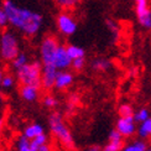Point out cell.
<instances>
[{
	"label": "cell",
	"mask_w": 151,
	"mask_h": 151,
	"mask_svg": "<svg viewBox=\"0 0 151 151\" xmlns=\"http://www.w3.org/2000/svg\"><path fill=\"white\" fill-rule=\"evenodd\" d=\"M1 6L6 12L9 24L24 36L32 37L40 32L43 24V16L40 12L17 5L14 0H3Z\"/></svg>",
	"instance_id": "6da1fadb"
},
{
	"label": "cell",
	"mask_w": 151,
	"mask_h": 151,
	"mask_svg": "<svg viewBox=\"0 0 151 151\" xmlns=\"http://www.w3.org/2000/svg\"><path fill=\"white\" fill-rule=\"evenodd\" d=\"M48 125H50V131L52 135L57 139L65 147H73L74 145V139L71 133L70 128L67 127L65 123V119L62 116L61 113L53 111L48 116Z\"/></svg>",
	"instance_id": "7a4b0ae2"
},
{
	"label": "cell",
	"mask_w": 151,
	"mask_h": 151,
	"mask_svg": "<svg viewBox=\"0 0 151 151\" xmlns=\"http://www.w3.org/2000/svg\"><path fill=\"white\" fill-rule=\"evenodd\" d=\"M20 53L17 36L12 31H4L0 35V57L3 61L12 62Z\"/></svg>",
	"instance_id": "3957f363"
},
{
	"label": "cell",
	"mask_w": 151,
	"mask_h": 151,
	"mask_svg": "<svg viewBox=\"0 0 151 151\" xmlns=\"http://www.w3.org/2000/svg\"><path fill=\"white\" fill-rule=\"evenodd\" d=\"M43 65L41 61L29 62L22 68L16 71V79L20 82V84H32L41 87V76H42Z\"/></svg>",
	"instance_id": "277c9868"
},
{
	"label": "cell",
	"mask_w": 151,
	"mask_h": 151,
	"mask_svg": "<svg viewBox=\"0 0 151 151\" xmlns=\"http://www.w3.org/2000/svg\"><path fill=\"white\" fill-rule=\"evenodd\" d=\"M60 41L53 35H46L40 43V58L43 66L53 65L56 52L60 47ZM55 66V65H53Z\"/></svg>",
	"instance_id": "5b68a950"
},
{
	"label": "cell",
	"mask_w": 151,
	"mask_h": 151,
	"mask_svg": "<svg viewBox=\"0 0 151 151\" xmlns=\"http://www.w3.org/2000/svg\"><path fill=\"white\" fill-rule=\"evenodd\" d=\"M56 26H57L58 32L62 36L70 37L77 31V20L74 16L68 11L60 12L56 17Z\"/></svg>",
	"instance_id": "8992f818"
},
{
	"label": "cell",
	"mask_w": 151,
	"mask_h": 151,
	"mask_svg": "<svg viewBox=\"0 0 151 151\" xmlns=\"http://www.w3.org/2000/svg\"><path fill=\"white\" fill-rule=\"evenodd\" d=\"M135 1V14L140 26L151 30V9L149 6V0H134Z\"/></svg>",
	"instance_id": "52a82bcc"
},
{
	"label": "cell",
	"mask_w": 151,
	"mask_h": 151,
	"mask_svg": "<svg viewBox=\"0 0 151 151\" xmlns=\"http://www.w3.org/2000/svg\"><path fill=\"white\" fill-rule=\"evenodd\" d=\"M115 129L125 139H130L137 133V127L134 116H119L115 123Z\"/></svg>",
	"instance_id": "ba28073f"
},
{
	"label": "cell",
	"mask_w": 151,
	"mask_h": 151,
	"mask_svg": "<svg viewBox=\"0 0 151 151\" xmlns=\"http://www.w3.org/2000/svg\"><path fill=\"white\" fill-rule=\"evenodd\" d=\"M58 70L53 65H47L43 66L42 68V76H41V88L46 91H51L55 88L56 79H57Z\"/></svg>",
	"instance_id": "9c48e42d"
},
{
	"label": "cell",
	"mask_w": 151,
	"mask_h": 151,
	"mask_svg": "<svg viewBox=\"0 0 151 151\" xmlns=\"http://www.w3.org/2000/svg\"><path fill=\"white\" fill-rule=\"evenodd\" d=\"M53 65L58 71H66L72 66V58L67 52V46L60 45L57 52H56Z\"/></svg>",
	"instance_id": "30bf717a"
},
{
	"label": "cell",
	"mask_w": 151,
	"mask_h": 151,
	"mask_svg": "<svg viewBox=\"0 0 151 151\" xmlns=\"http://www.w3.org/2000/svg\"><path fill=\"white\" fill-rule=\"evenodd\" d=\"M40 86H32V84H21L19 93L20 97L27 103L36 102L40 97Z\"/></svg>",
	"instance_id": "8fae6325"
},
{
	"label": "cell",
	"mask_w": 151,
	"mask_h": 151,
	"mask_svg": "<svg viewBox=\"0 0 151 151\" xmlns=\"http://www.w3.org/2000/svg\"><path fill=\"white\" fill-rule=\"evenodd\" d=\"M124 139L125 137L119 133L116 129H113L110 133H109V136H108V144L105 145L104 149L109 150V151H122L125 142H124Z\"/></svg>",
	"instance_id": "7c38bea8"
},
{
	"label": "cell",
	"mask_w": 151,
	"mask_h": 151,
	"mask_svg": "<svg viewBox=\"0 0 151 151\" xmlns=\"http://www.w3.org/2000/svg\"><path fill=\"white\" fill-rule=\"evenodd\" d=\"M73 81H74V76L72 72L70 71H60L57 74V79H56V83H55V88L58 91H65L68 89L72 84H73Z\"/></svg>",
	"instance_id": "4fadbf2b"
},
{
	"label": "cell",
	"mask_w": 151,
	"mask_h": 151,
	"mask_svg": "<svg viewBox=\"0 0 151 151\" xmlns=\"http://www.w3.org/2000/svg\"><path fill=\"white\" fill-rule=\"evenodd\" d=\"M43 133H45V128H43V125H41L39 123H32V124H29V125L25 127L22 135L25 137H27L29 140H34L36 136H39V135H41Z\"/></svg>",
	"instance_id": "5bb4252c"
},
{
	"label": "cell",
	"mask_w": 151,
	"mask_h": 151,
	"mask_svg": "<svg viewBox=\"0 0 151 151\" xmlns=\"http://www.w3.org/2000/svg\"><path fill=\"white\" fill-rule=\"evenodd\" d=\"M136 134L140 139H144V140L151 139V116L149 119H146V120L139 123Z\"/></svg>",
	"instance_id": "9a60e30c"
},
{
	"label": "cell",
	"mask_w": 151,
	"mask_h": 151,
	"mask_svg": "<svg viewBox=\"0 0 151 151\" xmlns=\"http://www.w3.org/2000/svg\"><path fill=\"white\" fill-rule=\"evenodd\" d=\"M147 142L144 139H136L129 144H125L122 151H146L147 150Z\"/></svg>",
	"instance_id": "2e32d148"
},
{
	"label": "cell",
	"mask_w": 151,
	"mask_h": 151,
	"mask_svg": "<svg viewBox=\"0 0 151 151\" xmlns=\"http://www.w3.org/2000/svg\"><path fill=\"white\" fill-rule=\"evenodd\" d=\"M110 66H111L110 61L104 58V57L94 58L92 61V63H91V67L93 68L94 71H97V72H105V71H108L110 68Z\"/></svg>",
	"instance_id": "e0dca14e"
},
{
	"label": "cell",
	"mask_w": 151,
	"mask_h": 151,
	"mask_svg": "<svg viewBox=\"0 0 151 151\" xmlns=\"http://www.w3.org/2000/svg\"><path fill=\"white\" fill-rule=\"evenodd\" d=\"M16 151H39V150L32 145L31 140H29L27 137L21 135L16 140Z\"/></svg>",
	"instance_id": "ac0fdd59"
},
{
	"label": "cell",
	"mask_w": 151,
	"mask_h": 151,
	"mask_svg": "<svg viewBox=\"0 0 151 151\" xmlns=\"http://www.w3.org/2000/svg\"><path fill=\"white\" fill-rule=\"evenodd\" d=\"M27 63H29V57H27V55L24 53V52H20L17 57L11 62V67H12V70L16 72V71H19L20 68H22L25 65H27Z\"/></svg>",
	"instance_id": "d6986e66"
},
{
	"label": "cell",
	"mask_w": 151,
	"mask_h": 151,
	"mask_svg": "<svg viewBox=\"0 0 151 151\" xmlns=\"http://www.w3.org/2000/svg\"><path fill=\"white\" fill-rule=\"evenodd\" d=\"M67 52L71 56L72 60L81 58V57H84L86 56L84 48L81 46H77V45H67Z\"/></svg>",
	"instance_id": "ffe728a7"
},
{
	"label": "cell",
	"mask_w": 151,
	"mask_h": 151,
	"mask_svg": "<svg viewBox=\"0 0 151 151\" xmlns=\"http://www.w3.org/2000/svg\"><path fill=\"white\" fill-rule=\"evenodd\" d=\"M83 0H53V3L60 6V8L65 9V10H70L76 8L78 4H81Z\"/></svg>",
	"instance_id": "44dd1931"
},
{
	"label": "cell",
	"mask_w": 151,
	"mask_h": 151,
	"mask_svg": "<svg viewBox=\"0 0 151 151\" xmlns=\"http://www.w3.org/2000/svg\"><path fill=\"white\" fill-rule=\"evenodd\" d=\"M42 105L47 109H56L58 105V99L56 98L53 94H46L42 98Z\"/></svg>",
	"instance_id": "7402d4cb"
},
{
	"label": "cell",
	"mask_w": 151,
	"mask_h": 151,
	"mask_svg": "<svg viewBox=\"0 0 151 151\" xmlns=\"http://www.w3.org/2000/svg\"><path fill=\"white\" fill-rule=\"evenodd\" d=\"M16 76L11 74V73H5L3 81H1V88L3 89H11L12 87L15 86V82H16Z\"/></svg>",
	"instance_id": "603a6c76"
},
{
	"label": "cell",
	"mask_w": 151,
	"mask_h": 151,
	"mask_svg": "<svg viewBox=\"0 0 151 151\" xmlns=\"http://www.w3.org/2000/svg\"><path fill=\"white\" fill-rule=\"evenodd\" d=\"M134 108L128 103L120 104L118 108V114L119 116H134Z\"/></svg>",
	"instance_id": "cb8c5ba5"
},
{
	"label": "cell",
	"mask_w": 151,
	"mask_h": 151,
	"mask_svg": "<svg viewBox=\"0 0 151 151\" xmlns=\"http://www.w3.org/2000/svg\"><path fill=\"white\" fill-rule=\"evenodd\" d=\"M149 118H150V111L147 108H140L139 110H136L134 113V119L136 123H141Z\"/></svg>",
	"instance_id": "d4e9b609"
},
{
	"label": "cell",
	"mask_w": 151,
	"mask_h": 151,
	"mask_svg": "<svg viewBox=\"0 0 151 151\" xmlns=\"http://www.w3.org/2000/svg\"><path fill=\"white\" fill-rule=\"evenodd\" d=\"M79 104V96L76 93L70 94V97L67 98V110H73L74 108H77V105Z\"/></svg>",
	"instance_id": "484cf974"
},
{
	"label": "cell",
	"mask_w": 151,
	"mask_h": 151,
	"mask_svg": "<svg viewBox=\"0 0 151 151\" xmlns=\"http://www.w3.org/2000/svg\"><path fill=\"white\" fill-rule=\"evenodd\" d=\"M31 142H32V145L36 147V149H39L40 146L42 145H45V144H48V136L46 133H43L39 136H36L34 140H31Z\"/></svg>",
	"instance_id": "4316f807"
},
{
	"label": "cell",
	"mask_w": 151,
	"mask_h": 151,
	"mask_svg": "<svg viewBox=\"0 0 151 151\" xmlns=\"http://www.w3.org/2000/svg\"><path fill=\"white\" fill-rule=\"evenodd\" d=\"M76 72H81L84 70L86 67V58L84 57H81V58H76L72 60V66H71Z\"/></svg>",
	"instance_id": "83f0119b"
},
{
	"label": "cell",
	"mask_w": 151,
	"mask_h": 151,
	"mask_svg": "<svg viewBox=\"0 0 151 151\" xmlns=\"http://www.w3.org/2000/svg\"><path fill=\"white\" fill-rule=\"evenodd\" d=\"M105 24H106V27L109 29L110 32L116 37L119 35V26H118V24L115 21H113V20H109V19L105 21Z\"/></svg>",
	"instance_id": "f1b7e54d"
},
{
	"label": "cell",
	"mask_w": 151,
	"mask_h": 151,
	"mask_svg": "<svg viewBox=\"0 0 151 151\" xmlns=\"http://www.w3.org/2000/svg\"><path fill=\"white\" fill-rule=\"evenodd\" d=\"M6 25H9L8 16H6V12L3 9V6H0V29H4Z\"/></svg>",
	"instance_id": "f546056e"
},
{
	"label": "cell",
	"mask_w": 151,
	"mask_h": 151,
	"mask_svg": "<svg viewBox=\"0 0 151 151\" xmlns=\"http://www.w3.org/2000/svg\"><path fill=\"white\" fill-rule=\"evenodd\" d=\"M37 150L39 151H51V145H50V144H45V145L40 146Z\"/></svg>",
	"instance_id": "4dcf8cb0"
},
{
	"label": "cell",
	"mask_w": 151,
	"mask_h": 151,
	"mask_svg": "<svg viewBox=\"0 0 151 151\" xmlns=\"http://www.w3.org/2000/svg\"><path fill=\"white\" fill-rule=\"evenodd\" d=\"M4 124H5V120H4V118H1V116H0V135H1L3 130H4Z\"/></svg>",
	"instance_id": "1f68e13d"
},
{
	"label": "cell",
	"mask_w": 151,
	"mask_h": 151,
	"mask_svg": "<svg viewBox=\"0 0 151 151\" xmlns=\"http://www.w3.org/2000/svg\"><path fill=\"white\" fill-rule=\"evenodd\" d=\"M84 151H99V147H97V146H91V147H88V149L84 150Z\"/></svg>",
	"instance_id": "d6a6232c"
},
{
	"label": "cell",
	"mask_w": 151,
	"mask_h": 151,
	"mask_svg": "<svg viewBox=\"0 0 151 151\" xmlns=\"http://www.w3.org/2000/svg\"><path fill=\"white\" fill-rule=\"evenodd\" d=\"M4 71H3V68L0 67V87H1V81H3V77H4Z\"/></svg>",
	"instance_id": "836d02e7"
},
{
	"label": "cell",
	"mask_w": 151,
	"mask_h": 151,
	"mask_svg": "<svg viewBox=\"0 0 151 151\" xmlns=\"http://www.w3.org/2000/svg\"><path fill=\"white\" fill-rule=\"evenodd\" d=\"M3 105H4V99H3L1 96H0V111H1V109H3Z\"/></svg>",
	"instance_id": "e575fe53"
},
{
	"label": "cell",
	"mask_w": 151,
	"mask_h": 151,
	"mask_svg": "<svg viewBox=\"0 0 151 151\" xmlns=\"http://www.w3.org/2000/svg\"><path fill=\"white\" fill-rule=\"evenodd\" d=\"M100 151H109V150H106V149H103V150H100Z\"/></svg>",
	"instance_id": "d590c367"
},
{
	"label": "cell",
	"mask_w": 151,
	"mask_h": 151,
	"mask_svg": "<svg viewBox=\"0 0 151 151\" xmlns=\"http://www.w3.org/2000/svg\"><path fill=\"white\" fill-rule=\"evenodd\" d=\"M146 151H151V147H147V150Z\"/></svg>",
	"instance_id": "8d00e7d4"
}]
</instances>
